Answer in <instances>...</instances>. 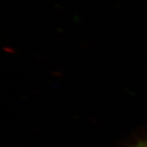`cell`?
<instances>
[{"label":"cell","mask_w":147,"mask_h":147,"mask_svg":"<svg viewBox=\"0 0 147 147\" xmlns=\"http://www.w3.org/2000/svg\"><path fill=\"white\" fill-rule=\"evenodd\" d=\"M142 147H147V144H145V145H144V146H142Z\"/></svg>","instance_id":"obj_1"}]
</instances>
